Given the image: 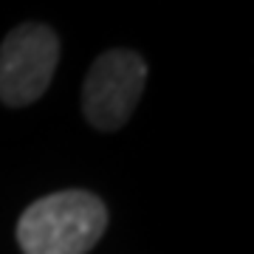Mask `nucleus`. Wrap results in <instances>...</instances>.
<instances>
[{
	"mask_svg": "<svg viewBox=\"0 0 254 254\" xmlns=\"http://www.w3.org/2000/svg\"><path fill=\"white\" fill-rule=\"evenodd\" d=\"M147 85L144 57L127 48H110L93 60L82 85V113L88 125L110 133L127 125Z\"/></svg>",
	"mask_w": 254,
	"mask_h": 254,
	"instance_id": "2",
	"label": "nucleus"
},
{
	"mask_svg": "<svg viewBox=\"0 0 254 254\" xmlns=\"http://www.w3.org/2000/svg\"><path fill=\"white\" fill-rule=\"evenodd\" d=\"M60 65V37L46 23H20L0 43V102L26 108L48 91Z\"/></svg>",
	"mask_w": 254,
	"mask_h": 254,
	"instance_id": "3",
	"label": "nucleus"
},
{
	"mask_svg": "<svg viewBox=\"0 0 254 254\" xmlns=\"http://www.w3.org/2000/svg\"><path fill=\"white\" fill-rule=\"evenodd\" d=\"M108 206L88 190H63L34 200L17 220L23 254H88L108 232Z\"/></svg>",
	"mask_w": 254,
	"mask_h": 254,
	"instance_id": "1",
	"label": "nucleus"
}]
</instances>
